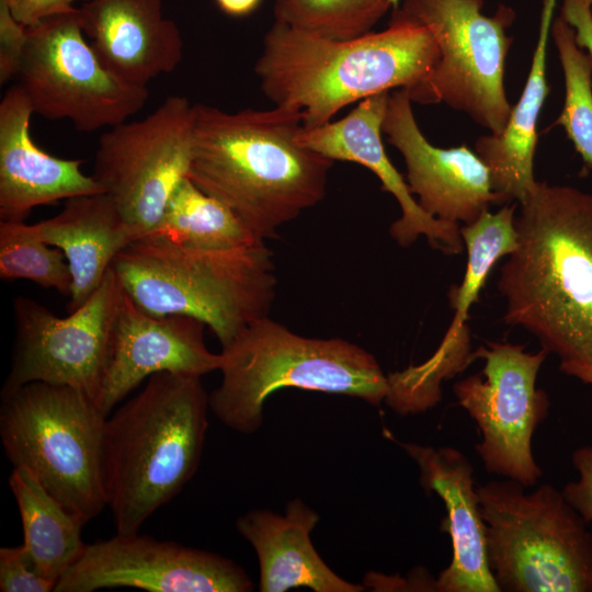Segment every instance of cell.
<instances>
[{
    "mask_svg": "<svg viewBox=\"0 0 592 592\" xmlns=\"http://www.w3.org/2000/svg\"><path fill=\"white\" fill-rule=\"evenodd\" d=\"M187 178L226 204L260 240L318 204L333 160L303 146V113L276 106L226 112L194 104Z\"/></svg>",
    "mask_w": 592,
    "mask_h": 592,
    "instance_id": "cell-1",
    "label": "cell"
},
{
    "mask_svg": "<svg viewBox=\"0 0 592 592\" xmlns=\"http://www.w3.org/2000/svg\"><path fill=\"white\" fill-rule=\"evenodd\" d=\"M519 204L517 247L498 281L503 319L561 362L592 366V195L537 182Z\"/></svg>",
    "mask_w": 592,
    "mask_h": 592,
    "instance_id": "cell-2",
    "label": "cell"
},
{
    "mask_svg": "<svg viewBox=\"0 0 592 592\" xmlns=\"http://www.w3.org/2000/svg\"><path fill=\"white\" fill-rule=\"evenodd\" d=\"M437 58L431 32L395 8L387 29L345 41L274 22L254 72L274 105L300 111L304 128H314L354 102L415 88Z\"/></svg>",
    "mask_w": 592,
    "mask_h": 592,
    "instance_id": "cell-3",
    "label": "cell"
},
{
    "mask_svg": "<svg viewBox=\"0 0 592 592\" xmlns=\"http://www.w3.org/2000/svg\"><path fill=\"white\" fill-rule=\"evenodd\" d=\"M201 376L161 372L103 424L101 482L116 533H138L196 473L208 429Z\"/></svg>",
    "mask_w": 592,
    "mask_h": 592,
    "instance_id": "cell-4",
    "label": "cell"
},
{
    "mask_svg": "<svg viewBox=\"0 0 592 592\" xmlns=\"http://www.w3.org/2000/svg\"><path fill=\"white\" fill-rule=\"evenodd\" d=\"M112 266L143 310L197 319L221 346L267 317L276 294L273 255L265 241L200 249L147 235L130 241Z\"/></svg>",
    "mask_w": 592,
    "mask_h": 592,
    "instance_id": "cell-5",
    "label": "cell"
},
{
    "mask_svg": "<svg viewBox=\"0 0 592 592\" xmlns=\"http://www.w3.org/2000/svg\"><path fill=\"white\" fill-rule=\"evenodd\" d=\"M221 382L209 394V410L227 428L258 431L265 400L282 388L360 398L379 406L388 378L365 349L343 339L299 335L269 316L221 346Z\"/></svg>",
    "mask_w": 592,
    "mask_h": 592,
    "instance_id": "cell-6",
    "label": "cell"
},
{
    "mask_svg": "<svg viewBox=\"0 0 592 592\" xmlns=\"http://www.w3.org/2000/svg\"><path fill=\"white\" fill-rule=\"evenodd\" d=\"M505 478L477 486L500 592H592V533L562 491Z\"/></svg>",
    "mask_w": 592,
    "mask_h": 592,
    "instance_id": "cell-7",
    "label": "cell"
},
{
    "mask_svg": "<svg viewBox=\"0 0 592 592\" xmlns=\"http://www.w3.org/2000/svg\"><path fill=\"white\" fill-rule=\"evenodd\" d=\"M0 437L13 467L27 468L84 523L106 506L100 455L106 419L82 390L33 382L1 392Z\"/></svg>",
    "mask_w": 592,
    "mask_h": 592,
    "instance_id": "cell-8",
    "label": "cell"
},
{
    "mask_svg": "<svg viewBox=\"0 0 592 592\" xmlns=\"http://www.w3.org/2000/svg\"><path fill=\"white\" fill-rule=\"evenodd\" d=\"M483 0H403L397 9L433 35L439 58L430 76L407 91L421 104L445 103L499 134L512 105L504 88V67L512 37L506 30L515 11L500 4L492 15Z\"/></svg>",
    "mask_w": 592,
    "mask_h": 592,
    "instance_id": "cell-9",
    "label": "cell"
},
{
    "mask_svg": "<svg viewBox=\"0 0 592 592\" xmlns=\"http://www.w3.org/2000/svg\"><path fill=\"white\" fill-rule=\"evenodd\" d=\"M16 77L34 114L68 119L83 133L126 122L149 96L148 88L129 86L104 67L82 31L78 8L27 27Z\"/></svg>",
    "mask_w": 592,
    "mask_h": 592,
    "instance_id": "cell-10",
    "label": "cell"
},
{
    "mask_svg": "<svg viewBox=\"0 0 592 592\" xmlns=\"http://www.w3.org/2000/svg\"><path fill=\"white\" fill-rule=\"evenodd\" d=\"M194 119V104L171 95L145 118L110 127L99 138L92 177L135 239L156 228L174 189L187 177Z\"/></svg>",
    "mask_w": 592,
    "mask_h": 592,
    "instance_id": "cell-11",
    "label": "cell"
},
{
    "mask_svg": "<svg viewBox=\"0 0 592 592\" xmlns=\"http://www.w3.org/2000/svg\"><path fill=\"white\" fill-rule=\"evenodd\" d=\"M543 349L528 353L524 345L487 342L474 351L485 361L483 369L453 386L457 403L477 424L481 441L476 452L490 474L533 487L543 475L535 460L533 435L548 415L550 401L536 387Z\"/></svg>",
    "mask_w": 592,
    "mask_h": 592,
    "instance_id": "cell-12",
    "label": "cell"
},
{
    "mask_svg": "<svg viewBox=\"0 0 592 592\" xmlns=\"http://www.w3.org/2000/svg\"><path fill=\"white\" fill-rule=\"evenodd\" d=\"M123 291L111 266L98 288L66 318L34 299L15 297V343L2 391L43 382L78 388L95 402Z\"/></svg>",
    "mask_w": 592,
    "mask_h": 592,
    "instance_id": "cell-13",
    "label": "cell"
},
{
    "mask_svg": "<svg viewBox=\"0 0 592 592\" xmlns=\"http://www.w3.org/2000/svg\"><path fill=\"white\" fill-rule=\"evenodd\" d=\"M136 588L149 592H249L253 582L231 559L147 535L87 544L54 592Z\"/></svg>",
    "mask_w": 592,
    "mask_h": 592,
    "instance_id": "cell-14",
    "label": "cell"
},
{
    "mask_svg": "<svg viewBox=\"0 0 592 592\" xmlns=\"http://www.w3.org/2000/svg\"><path fill=\"white\" fill-rule=\"evenodd\" d=\"M383 134L403 157L406 181L421 208L432 217L465 225L492 204H502L493 191L488 167L466 145L440 148L421 132L406 89L389 93Z\"/></svg>",
    "mask_w": 592,
    "mask_h": 592,
    "instance_id": "cell-15",
    "label": "cell"
},
{
    "mask_svg": "<svg viewBox=\"0 0 592 592\" xmlns=\"http://www.w3.org/2000/svg\"><path fill=\"white\" fill-rule=\"evenodd\" d=\"M205 325L180 315L155 316L123 291L96 406L107 417L141 382L161 372L203 376L219 369L220 354L204 342Z\"/></svg>",
    "mask_w": 592,
    "mask_h": 592,
    "instance_id": "cell-16",
    "label": "cell"
},
{
    "mask_svg": "<svg viewBox=\"0 0 592 592\" xmlns=\"http://www.w3.org/2000/svg\"><path fill=\"white\" fill-rule=\"evenodd\" d=\"M388 98L389 92L366 98L339 121L303 128L297 140L333 161L358 163L379 179L383 190L395 196L401 209L400 217L389 229L399 246H411L420 236H424L434 249L457 254L462 252L464 243L459 224L443 221L426 214L386 153L382 126Z\"/></svg>",
    "mask_w": 592,
    "mask_h": 592,
    "instance_id": "cell-17",
    "label": "cell"
},
{
    "mask_svg": "<svg viewBox=\"0 0 592 592\" xmlns=\"http://www.w3.org/2000/svg\"><path fill=\"white\" fill-rule=\"evenodd\" d=\"M415 462L420 483L445 504L442 530L452 542V560L436 578L437 592H500L487 558L474 467L458 449L398 442Z\"/></svg>",
    "mask_w": 592,
    "mask_h": 592,
    "instance_id": "cell-18",
    "label": "cell"
},
{
    "mask_svg": "<svg viewBox=\"0 0 592 592\" xmlns=\"http://www.w3.org/2000/svg\"><path fill=\"white\" fill-rule=\"evenodd\" d=\"M78 11L101 62L129 86L147 88L183 58L180 29L163 15L162 0H87Z\"/></svg>",
    "mask_w": 592,
    "mask_h": 592,
    "instance_id": "cell-19",
    "label": "cell"
},
{
    "mask_svg": "<svg viewBox=\"0 0 592 592\" xmlns=\"http://www.w3.org/2000/svg\"><path fill=\"white\" fill-rule=\"evenodd\" d=\"M32 114L23 89L9 88L0 102V220L22 223L36 206L103 193L81 160L54 157L33 141Z\"/></svg>",
    "mask_w": 592,
    "mask_h": 592,
    "instance_id": "cell-20",
    "label": "cell"
},
{
    "mask_svg": "<svg viewBox=\"0 0 592 592\" xmlns=\"http://www.w3.org/2000/svg\"><path fill=\"white\" fill-rule=\"evenodd\" d=\"M318 521V513L300 499L291 500L283 515L257 509L238 517L237 530L258 557L261 592L294 588L315 592L365 590V585L339 577L319 556L310 539Z\"/></svg>",
    "mask_w": 592,
    "mask_h": 592,
    "instance_id": "cell-21",
    "label": "cell"
},
{
    "mask_svg": "<svg viewBox=\"0 0 592 592\" xmlns=\"http://www.w3.org/2000/svg\"><path fill=\"white\" fill-rule=\"evenodd\" d=\"M29 229L39 240L64 252L72 275L70 311L89 298L116 255L135 239L105 193L68 198L57 215L29 225Z\"/></svg>",
    "mask_w": 592,
    "mask_h": 592,
    "instance_id": "cell-22",
    "label": "cell"
},
{
    "mask_svg": "<svg viewBox=\"0 0 592 592\" xmlns=\"http://www.w3.org/2000/svg\"><path fill=\"white\" fill-rule=\"evenodd\" d=\"M556 0H543L538 37L531 68L517 103L499 134L479 137L475 151L490 171L493 191L503 203H521L535 189L534 157L537 123L549 92L546 78L547 46Z\"/></svg>",
    "mask_w": 592,
    "mask_h": 592,
    "instance_id": "cell-23",
    "label": "cell"
},
{
    "mask_svg": "<svg viewBox=\"0 0 592 592\" xmlns=\"http://www.w3.org/2000/svg\"><path fill=\"white\" fill-rule=\"evenodd\" d=\"M9 486L23 528V547L37 571L57 583L82 555L86 524L65 509L25 467H13Z\"/></svg>",
    "mask_w": 592,
    "mask_h": 592,
    "instance_id": "cell-24",
    "label": "cell"
},
{
    "mask_svg": "<svg viewBox=\"0 0 592 592\" xmlns=\"http://www.w3.org/2000/svg\"><path fill=\"white\" fill-rule=\"evenodd\" d=\"M148 235L200 249H231L263 241L226 204L187 177L174 189L160 221Z\"/></svg>",
    "mask_w": 592,
    "mask_h": 592,
    "instance_id": "cell-25",
    "label": "cell"
},
{
    "mask_svg": "<svg viewBox=\"0 0 592 592\" xmlns=\"http://www.w3.org/2000/svg\"><path fill=\"white\" fill-rule=\"evenodd\" d=\"M550 36L565 79V100L556 124L563 128L584 164L592 168V59L561 16L553 21Z\"/></svg>",
    "mask_w": 592,
    "mask_h": 592,
    "instance_id": "cell-26",
    "label": "cell"
},
{
    "mask_svg": "<svg viewBox=\"0 0 592 592\" xmlns=\"http://www.w3.org/2000/svg\"><path fill=\"white\" fill-rule=\"evenodd\" d=\"M390 0H275L276 23L319 37L345 41L372 32Z\"/></svg>",
    "mask_w": 592,
    "mask_h": 592,
    "instance_id": "cell-27",
    "label": "cell"
},
{
    "mask_svg": "<svg viewBox=\"0 0 592 592\" xmlns=\"http://www.w3.org/2000/svg\"><path fill=\"white\" fill-rule=\"evenodd\" d=\"M0 277L29 280L69 297L72 292L64 252L33 236L24 221L0 220Z\"/></svg>",
    "mask_w": 592,
    "mask_h": 592,
    "instance_id": "cell-28",
    "label": "cell"
},
{
    "mask_svg": "<svg viewBox=\"0 0 592 592\" xmlns=\"http://www.w3.org/2000/svg\"><path fill=\"white\" fill-rule=\"evenodd\" d=\"M55 587L37 571L23 545L0 548L1 592H52Z\"/></svg>",
    "mask_w": 592,
    "mask_h": 592,
    "instance_id": "cell-29",
    "label": "cell"
},
{
    "mask_svg": "<svg viewBox=\"0 0 592 592\" xmlns=\"http://www.w3.org/2000/svg\"><path fill=\"white\" fill-rule=\"evenodd\" d=\"M27 42V27L0 0V84L18 76Z\"/></svg>",
    "mask_w": 592,
    "mask_h": 592,
    "instance_id": "cell-30",
    "label": "cell"
},
{
    "mask_svg": "<svg viewBox=\"0 0 592 592\" xmlns=\"http://www.w3.org/2000/svg\"><path fill=\"white\" fill-rule=\"evenodd\" d=\"M572 465L578 471V479L569 481L562 493L569 504L583 517L592 522V446H581L572 453Z\"/></svg>",
    "mask_w": 592,
    "mask_h": 592,
    "instance_id": "cell-31",
    "label": "cell"
},
{
    "mask_svg": "<svg viewBox=\"0 0 592 592\" xmlns=\"http://www.w3.org/2000/svg\"><path fill=\"white\" fill-rule=\"evenodd\" d=\"M16 21L26 27L36 25L41 21L77 9L76 2L87 0H3Z\"/></svg>",
    "mask_w": 592,
    "mask_h": 592,
    "instance_id": "cell-32",
    "label": "cell"
},
{
    "mask_svg": "<svg viewBox=\"0 0 592 592\" xmlns=\"http://www.w3.org/2000/svg\"><path fill=\"white\" fill-rule=\"evenodd\" d=\"M560 16L573 27L577 43L592 59V7L582 0H562Z\"/></svg>",
    "mask_w": 592,
    "mask_h": 592,
    "instance_id": "cell-33",
    "label": "cell"
},
{
    "mask_svg": "<svg viewBox=\"0 0 592 592\" xmlns=\"http://www.w3.org/2000/svg\"><path fill=\"white\" fill-rule=\"evenodd\" d=\"M219 9L228 15L242 16L253 12L261 0H215Z\"/></svg>",
    "mask_w": 592,
    "mask_h": 592,
    "instance_id": "cell-34",
    "label": "cell"
},
{
    "mask_svg": "<svg viewBox=\"0 0 592 592\" xmlns=\"http://www.w3.org/2000/svg\"><path fill=\"white\" fill-rule=\"evenodd\" d=\"M559 368L565 374L592 386V366L573 362H560Z\"/></svg>",
    "mask_w": 592,
    "mask_h": 592,
    "instance_id": "cell-35",
    "label": "cell"
},
{
    "mask_svg": "<svg viewBox=\"0 0 592 592\" xmlns=\"http://www.w3.org/2000/svg\"><path fill=\"white\" fill-rule=\"evenodd\" d=\"M390 2L394 8H397L399 5L400 0H390Z\"/></svg>",
    "mask_w": 592,
    "mask_h": 592,
    "instance_id": "cell-36",
    "label": "cell"
},
{
    "mask_svg": "<svg viewBox=\"0 0 592 592\" xmlns=\"http://www.w3.org/2000/svg\"><path fill=\"white\" fill-rule=\"evenodd\" d=\"M582 1H584L587 4L592 7V0H582Z\"/></svg>",
    "mask_w": 592,
    "mask_h": 592,
    "instance_id": "cell-37",
    "label": "cell"
}]
</instances>
